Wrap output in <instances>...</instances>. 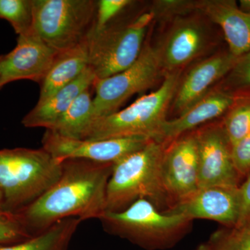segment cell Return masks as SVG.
<instances>
[{"mask_svg": "<svg viewBox=\"0 0 250 250\" xmlns=\"http://www.w3.org/2000/svg\"><path fill=\"white\" fill-rule=\"evenodd\" d=\"M57 182L37 200L16 213L31 237L67 218L99 219L106 211V188L112 164L83 159L62 161Z\"/></svg>", "mask_w": 250, "mask_h": 250, "instance_id": "1", "label": "cell"}, {"mask_svg": "<svg viewBox=\"0 0 250 250\" xmlns=\"http://www.w3.org/2000/svg\"><path fill=\"white\" fill-rule=\"evenodd\" d=\"M164 212L183 215L191 220L206 219L228 228H234L241 213L239 187L200 188L190 196Z\"/></svg>", "mask_w": 250, "mask_h": 250, "instance_id": "13", "label": "cell"}, {"mask_svg": "<svg viewBox=\"0 0 250 250\" xmlns=\"http://www.w3.org/2000/svg\"><path fill=\"white\" fill-rule=\"evenodd\" d=\"M57 54L33 31L18 36L16 47L0 55V86L24 80L41 83Z\"/></svg>", "mask_w": 250, "mask_h": 250, "instance_id": "14", "label": "cell"}, {"mask_svg": "<svg viewBox=\"0 0 250 250\" xmlns=\"http://www.w3.org/2000/svg\"><path fill=\"white\" fill-rule=\"evenodd\" d=\"M152 140L142 136L90 141L63 137L50 130L42 136V148L59 162L83 159L115 164L128 154L144 147Z\"/></svg>", "mask_w": 250, "mask_h": 250, "instance_id": "10", "label": "cell"}, {"mask_svg": "<svg viewBox=\"0 0 250 250\" xmlns=\"http://www.w3.org/2000/svg\"><path fill=\"white\" fill-rule=\"evenodd\" d=\"M157 47H154L163 71H179L198 58L211 45V34L206 22L186 16L172 21Z\"/></svg>", "mask_w": 250, "mask_h": 250, "instance_id": "9", "label": "cell"}, {"mask_svg": "<svg viewBox=\"0 0 250 250\" xmlns=\"http://www.w3.org/2000/svg\"><path fill=\"white\" fill-rule=\"evenodd\" d=\"M194 250H216L213 248L208 242L206 243H202Z\"/></svg>", "mask_w": 250, "mask_h": 250, "instance_id": "32", "label": "cell"}, {"mask_svg": "<svg viewBox=\"0 0 250 250\" xmlns=\"http://www.w3.org/2000/svg\"><path fill=\"white\" fill-rule=\"evenodd\" d=\"M62 163L43 148L0 149V192L5 212L14 214L45 193L60 178Z\"/></svg>", "mask_w": 250, "mask_h": 250, "instance_id": "3", "label": "cell"}, {"mask_svg": "<svg viewBox=\"0 0 250 250\" xmlns=\"http://www.w3.org/2000/svg\"><path fill=\"white\" fill-rule=\"evenodd\" d=\"M223 127L231 147L250 133V100L233 104L225 117Z\"/></svg>", "mask_w": 250, "mask_h": 250, "instance_id": "24", "label": "cell"}, {"mask_svg": "<svg viewBox=\"0 0 250 250\" xmlns=\"http://www.w3.org/2000/svg\"><path fill=\"white\" fill-rule=\"evenodd\" d=\"M162 72L154 47L145 44L139 58L131 66L94 82V121L118 111L133 95L150 88L160 79Z\"/></svg>", "mask_w": 250, "mask_h": 250, "instance_id": "8", "label": "cell"}, {"mask_svg": "<svg viewBox=\"0 0 250 250\" xmlns=\"http://www.w3.org/2000/svg\"><path fill=\"white\" fill-rule=\"evenodd\" d=\"M33 31L56 52L87 41L96 18L95 0H32Z\"/></svg>", "mask_w": 250, "mask_h": 250, "instance_id": "7", "label": "cell"}, {"mask_svg": "<svg viewBox=\"0 0 250 250\" xmlns=\"http://www.w3.org/2000/svg\"><path fill=\"white\" fill-rule=\"evenodd\" d=\"M93 100L90 89L85 90L54 126L46 130L69 139H84L94 122Z\"/></svg>", "mask_w": 250, "mask_h": 250, "instance_id": "20", "label": "cell"}, {"mask_svg": "<svg viewBox=\"0 0 250 250\" xmlns=\"http://www.w3.org/2000/svg\"><path fill=\"white\" fill-rule=\"evenodd\" d=\"M198 146L199 188L238 187L240 177L233 164L231 146L223 125L196 131Z\"/></svg>", "mask_w": 250, "mask_h": 250, "instance_id": "12", "label": "cell"}, {"mask_svg": "<svg viewBox=\"0 0 250 250\" xmlns=\"http://www.w3.org/2000/svg\"><path fill=\"white\" fill-rule=\"evenodd\" d=\"M234 103V97L228 92L208 93L177 118L167 120L161 128L157 142L168 145L197 126L222 116Z\"/></svg>", "mask_w": 250, "mask_h": 250, "instance_id": "17", "label": "cell"}, {"mask_svg": "<svg viewBox=\"0 0 250 250\" xmlns=\"http://www.w3.org/2000/svg\"><path fill=\"white\" fill-rule=\"evenodd\" d=\"M166 147L152 140L113 164L106 188V211H121L140 199L149 200L163 211L170 208L161 176Z\"/></svg>", "mask_w": 250, "mask_h": 250, "instance_id": "2", "label": "cell"}, {"mask_svg": "<svg viewBox=\"0 0 250 250\" xmlns=\"http://www.w3.org/2000/svg\"><path fill=\"white\" fill-rule=\"evenodd\" d=\"M239 57L222 52L202 61L190 68L180 81L172 100L174 111L182 114L209 93L211 86L228 75Z\"/></svg>", "mask_w": 250, "mask_h": 250, "instance_id": "15", "label": "cell"}, {"mask_svg": "<svg viewBox=\"0 0 250 250\" xmlns=\"http://www.w3.org/2000/svg\"><path fill=\"white\" fill-rule=\"evenodd\" d=\"M208 242L216 250H250V218L234 228L215 231Z\"/></svg>", "mask_w": 250, "mask_h": 250, "instance_id": "23", "label": "cell"}, {"mask_svg": "<svg viewBox=\"0 0 250 250\" xmlns=\"http://www.w3.org/2000/svg\"><path fill=\"white\" fill-rule=\"evenodd\" d=\"M228 75L229 81L234 87L250 88V50L238 58Z\"/></svg>", "mask_w": 250, "mask_h": 250, "instance_id": "29", "label": "cell"}, {"mask_svg": "<svg viewBox=\"0 0 250 250\" xmlns=\"http://www.w3.org/2000/svg\"><path fill=\"white\" fill-rule=\"evenodd\" d=\"M31 238L16 215L0 214V245H10Z\"/></svg>", "mask_w": 250, "mask_h": 250, "instance_id": "27", "label": "cell"}, {"mask_svg": "<svg viewBox=\"0 0 250 250\" xmlns=\"http://www.w3.org/2000/svg\"><path fill=\"white\" fill-rule=\"evenodd\" d=\"M149 12L153 21H173L179 18L197 12V1L193 0H156L151 4Z\"/></svg>", "mask_w": 250, "mask_h": 250, "instance_id": "25", "label": "cell"}, {"mask_svg": "<svg viewBox=\"0 0 250 250\" xmlns=\"http://www.w3.org/2000/svg\"><path fill=\"white\" fill-rule=\"evenodd\" d=\"M239 8L242 11L250 14V0H241Z\"/></svg>", "mask_w": 250, "mask_h": 250, "instance_id": "31", "label": "cell"}, {"mask_svg": "<svg viewBox=\"0 0 250 250\" xmlns=\"http://www.w3.org/2000/svg\"><path fill=\"white\" fill-rule=\"evenodd\" d=\"M239 192L241 197V213L237 225L244 223L250 218V174L246 182L239 187Z\"/></svg>", "mask_w": 250, "mask_h": 250, "instance_id": "30", "label": "cell"}, {"mask_svg": "<svg viewBox=\"0 0 250 250\" xmlns=\"http://www.w3.org/2000/svg\"><path fill=\"white\" fill-rule=\"evenodd\" d=\"M235 167L240 176L250 172V133L231 147Z\"/></svg>", "mask_w": 250, "mask_h": 250, "instance_id": "28", "label": "cell"}, {"mask_svg": "<svg viewBox=\"0 0 250 250\" xmlns=\"http://www.w3.org/2000/svg\"><path fill=\"white\" fill-rule=\"evenodd\" d=\"M131 0H100L98 1L96 18L92 31H98L113 22L128 6L134 3Z\"/></svg>", "mask_w": 250, "mask_h": 250, "instance_id": "26", "label": "cell"}, {"mask_svg": "<svg viewBox=\"0 0 250 250\" xmlns=\"http://www.w3.org/2000/svg\"><path fill=\"white\" fill-rule=\"evenodd\" d=\"M81 223L78 218L65 219L26 241L0 245V250H67Z\"/></svg>", "mask_w": 250, "mask_h": 250, "instance_id": "21", "label": "cell"}, {"mask_svg": "<svg viewBox=\"0 0 250 250\" xmlns=\"http://www.w3.org/2000/svg\"><path fill=\"white\" fill-rule=\"evenodd\" d=\"M197 11L221 28L229 52L240 57L250 50V14L233 0H199Z\"/></svg>", "mask_w": 250, "mask_h": 250, "instance_id": "16", "label": "cell"}, {"mask_svg": "<svg viewBox=\"0 0 250 250\" xmlns=\"http://www.w3.org/2000/svg\"><path fill=\"white\" fill-rule=\"evenodd\" d=\"M96 77L89 67L76 80L59 90L43 102L37 103L23 118L22 124L27 128L42 127L50 129L85 90L93 86Z\"/></svg>", "mask_w": 250, "mask_h": 250, "instance_id": "18", "label": "cell"}, {"mask_svg": "<svg viewBox=\"0 0 250 250\" xmlns=\"http://www.w3.org/2000/svg\"><path fill=\"white\" fill-rule=\"evenodd\" d=\"M0 88H1V86H0Z\"/></svg>", "mask_w": 250, "mask_h": 250, "instance_id": "34", "label": "cell"}, {"mask_svg": "<svg viewBox=\"0 0 250 250\" xmlns=\"http://www.w3.org/2000/svg\"><path fill=\"white\" fill-rule=\"evenodd\" d=\"M153 16L149 11L124 21H113L87 39L88 67L96 80L116 75L131 66L144 47Z\"/></svg>", "mask_w": 250, "mask_h": 250, "instance_id": "6", "label": "cell"}, {"mask_svg": "<svg viewBox=\"0 0 250 250\" xmlns=\"http://www.w3.org/2000/svg\"><path fill=\"white\" fill-rule=\"evenodd\" d=\"M0 19L6 20L18 36L33 31L32 0H0Z\"/></svg>", "mask_w": 250, "mask_h": 250, "instance_id": "22", "label": "cell"}, {"mask_svg": "<svg viewBox=\"0 0 250 250\" xmlns=\"http://www.w3.org/2000/svg\"><path fill=\"white\" fill-rule=\"evenodd\" d=\"M87 41L74 48L59 52L41 82L38 103L43 102L59 90L68 85L88 67Z\"/></svg>", "mask_w": 250, "mask_h": 250, "instance_id": "19", "label": "cell"}, {"mask_svg": "<svg viewBox=\"0 0 250 250\" xmlns=\"http://www.w3.org/2000/svg\"><path fill=\"white\" fill-rule=\"evenodd\" d=\"M106 232L147 250L172 248L189 231L192 220L161 211L140 199L121 211H105L98 219Z\"/></svg>", "mask_w": 250, "mask_h": 250, "instance_id": "5", "label": "cell"}, {"mask_svg": "<svg viewBox=\"0 0 250 250\" xmlns=\"http://www.w3.org/2000/svg\"><path fill=\"white\" fill-rule=\"evenodd\" d=\"M181 70L167 72L160 86L127 107L95 120L83 140L142 136L157 141L181 79Z\"/></svg>", "mask_w": 250, "mask_h": 250, "instance_id": "4", "label": "cell"}, {"mask_svg": "<svg viewBox=\"0 0 250 250\" xmlns=\"http://www.w3.org/2000/svg\"><path fill=\"white\" fill-rule=\"evenodd\" d=\"M4 213H8L4 211V207H3V197L0 192V214H4Z\"/></svg>", "mask_w": 250, "mask_h": 250, "instance_id": "33", "label": "cell"}, {"mask_svg": "<svg viewBox=\"0 0 250 250\" xmlns=\"http://www.w3.org/2000/svg\"><path fill=\"white\" fill-rule=\"evenodd\" d=\"M198 164L196 131L187 133L167 145L161 176L170 208L198 190Z\"/></svg>", "mask_w": 250, "mask_h": 250, "instance_id": "11", "label": "cell"}]
</instances>
